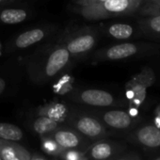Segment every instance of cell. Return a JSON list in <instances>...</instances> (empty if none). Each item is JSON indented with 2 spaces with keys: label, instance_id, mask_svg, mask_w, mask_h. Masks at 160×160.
I'll return each instance as SVG.
<instances>
[{
  "label": "cell",
  "instance_id": "cell-1",
  "mask_svg": "<svg viewBox=\"0 0 160 160\" xmlns=\"http://www.w3.org/2000/svg\"><path fill=\"white\" fill-rule=\"evenodd\" d=\"M72 59L71 54L58 41L34 53L27 62V71L34 83L42 85L67 70Z\"/></svg>",
  "mask_w": 160,
  "mask_h": 160
},
{
  "label": "cell",
  "instance_id": "cell-2",
  "mask_svg": "<svg viewBox=\"0 0 160 160\" xmlns=\"http://www.w3.org/2000/svg\"><path fill=\"white\" fill-rule=\"evenodd\" d=\"M142 0H105L92 6L77 7V12L88 20L126 16L138 12Z\"/></svg>",
  "mask_w": 160,
  "mask_h": 160
},
{
  "label": "cell",
  "instance_id": "cell-3",
  "mask_svg": "<svg viewBox=\"0 0 160 160\" xmlns=\"http://www.w3.org/2000/svg\"><path fill=\"white\" fill-rule=\"evenodd\" d=\"M159 45L146 42H122L100 49L94 54L97 61H116L154 53Z\"/></svg>",
  "mask_w": 160,
  "mask_h": 160
},
{
  "label": "cell",
  "instance_id": "cell-4",
  "mask_svg": "<svg viewBox=\"0 0 160 160\" xmlns=\"http://www.w3.org/2000/svg\"><path fill=\"white\" fill-rule=\"evenodd\" d=\"M98 40L99 31L95 28L83 27L66 33L59 41L74 58L88 55L96 46Z\"/></svg>",
  "mask_w": 160,
  "mask_h": 160
},
{
  "label": "cell",
  "instance_id": "cell-5",
  "mask_svg": "<svg viewBox=\"0 0 160 160\" xmlns=\"http://www.w3.org/2000/svg\"><path fill=\"white\" fill-rule=\"evenodd\" d=\"M155 81V74L152 68L144 67L135 74L125 85L126 97L133 108H139L147 95V89Z\"/></svg>",
  "mask_w": 160,
  "mask_h": 160
},
{
  "label": "cell",
  "instance_id": "cell-6",
  "mask_svg": "<svg viewBox=\"0 0 160 160\" xmlns=\"http://www.w3.org/2000/svg\"><path fill=\"white\" fill-rule=\"evenodd\" d=\"M67 121L70 122L73 129L88 138L96 139L107 134L105 124L92 115L71 112Z\"/></svg>",
  "mask_w": 160,
  "mask_h": 160
},
{
  "label": "cell",
  "instance_id": "cell-7",
  "mask_svg": "<svg viewBox=\"0 0 160 160\" xmlns=\"http://www.w3.org/2000/svg\"><path fill=\"white\" fill-rule=\"evenodd\" d=\"M70 100L85 106L108 108L116 105V98L110 92L98 89L75 90L69 93Z\"/></svg>",
  "mask_w": 160,
  "mask_h": 160
},
{
  "label": "cell",
  "instance_id": "cell-8",
  "mask_svg": "<svg viewBox=\"0 0 160 160\" xmlns=\"http://www.w3.org/2000/svg\"><path fill=\"white\" fill-rule=\"evenodd\" d=\"M52 32V28L42 27L28 29L17 35L11 43V48L13 50H20L28 48L42 41H43Z\"/></svg>",
  "mask_w": 160,
  "mask_h": 160
},
{
  "label": "cell",
  "instance_id": "cell-9",
  "mask_svg": "<svg viewBox=\"0 0 160 160\" xmlns=\"http://www.w3.org/2000/svg\"><path fill=\"white\" fill-rule=\"evenodd\" d=\"M49 137L54 138L64 150L79 149V147L85 144V139L82 138L83 136L72 128L59 126L56 131L50 134Z\"/></svg>",
  "mask_w": 160,
  "mask_h": 160
},
{
  "label": "cell",
  "instance_id": "cell-10",
  "mask_svg": "<svg viewBox=\"0 0 160 160\" xmlns=\"http://www.w3.org/2000/svg\"><path fill=\"white\" fill-rule=\"evenodd\" d=\"M100 118L104 124L111 128L120 130L127 129L131 127L135 122L133 115H131L127 111L119 109L105 111L100 115Z\"/></svg>",
  "mask_w": 160,
  "mask_h": 160
},
{
  "label": "cell",
  "instance_id": "cell-11",
  "mask_svg": "<svg viewBox=\"0 0 160 160\" xmlns=\"http://www.w3.org/2000/svg\"><path fill=\"white\" fill-rule=\"evenodd\" d=\"M71 114L68 105L58 101H52L47 103L37 109L38 116H45L49 119L56 121L58 123L66 122Z\"/></svg>",
  "mask_w": 160,
  "mask_h": 160
},
{
  "label": "cell",
  "instance_id": "cell-12",
  "mask_svg": "<svg viewBox=\"0 0 160 160\" xmlns=\"http://www.w3.org/2000/svg\"><path fill=\"white\" fill-rule=\"evenodd\" d=\"M0 157L3 160H30L31 154L16 141L0 138Z\"/></svg>",
  "mask_w": 160,
  "mask_h": 160
},
{
  "label": "cell",
  "instance_id": "cell-13",
  "mask_svg": "<svg viewBox=\"0 0 160 160\" xmlns=\"http://www.w3.org/2000/svg\"><path fill=\"white\" fill-rule=\"evenodd\" d=\"M136 138L145 147H160V128L152 124L142 126L137 130Z\"/></svg>",
  "mask_w": 160,
  "mask_h": 160
},
{
  "label": "cell",
  "instance_id": "cell-14",
  "mask_svg": "<svg viewBox=\"0 0 160 160\" xmlns=\"http://www.w3.org/2000/svg\"><path fill=\"white\" fill-rule=\"evenodd\" d=\"M116 149L112 143L101 140L92 144L86 152V155L89 160H109L114 156Z\"/></svg>",
  "mask_w": 160,
  "mask_h": 160
},
{
  "label": "cell",
  "instance_id": "cell-15",
  "mask_svg": "<svg viewBox=\"0 0 160 160\" xmlns=\"http://www.w3.org/2000/svg\"><path fill=\"white\" fill-rule=\"evenodd\" d=\"M104 32L110 38L126 41L136 35L135 28L127 23H114L105 28Z\"/></svg>",
  "mask_w": 160,
  "mask_h": 160
},
{
  "label": "cell",
  "instance_id": "cell-16",
  "mask_svg": "<svg viewBox=\"0 0 160 160\" xmlns=\"http://www.w3.org/2000/svg\"><path fill=\"white\" fill-rule=\"evenodd\" d=\"M138 27L141 33L151 37H160V14L142 16Z\"/></svg>",
  "mask_w": 160,
  "mask_h": 160
},
{
  "label": "cell",
  "instance_id": "cell-17",
  "mask_svg": "<svg viewBox=\"0 0 160 160\" xmlns=\"http://www.w3.org/2000/svg\"><path fill=\"white\" fill-rule=\"evenodd\" d=\"M29 18V13L22 8H8L0 11V23L17 25Z\"/></svg>",
  "mask_w": 160,
  "mask_h": 160
},
{
  "label": "cell",
  "instance_id": "cell-18",
  "mask_svg": "<svg viewBox=\"0 0 160 160\" xmlns=\"http://www.w3.org/2000/svg\"><path fill=\"white\" fill-rule=\"evenodd\" d=\"M58 122L45 116H38L32 123L33 130L41 137L49 136L59 127Z\"/></svg>",
  "mask_w": 160,
  "mask_h": 160
},
{
  "label": "cell",
  "instance_id": "cell-19",
  "mask_svg": "<svg viewBox=\"0 0 160 160\" xmlns=\"http://www.w3.org/2000/svg\"><path fill=\"white\" fill-rule=\"evenodd\" d=\"M23 137L24 133L17 125L8 122H0V138L11 141H18L21 140Z\"/></svg>",
  "mask_w": 160,
  "mask_h": 160
},
{
  "label": "cell",
  "instance_id": "cell-20",
  "mask_svg": "<svg viewBox=\"0 0 160 160\" xmlns=\"http://www.w3.org/2000/svg\"><path fill=\"white\" fill-rule=\"evenodd\" d=\"M42 149L44 151V152L52 156H59L64 151V149L49 136L42 137Z\"/></svg>",
  "mask_w": 160,
  "mask_h": 160
},
{
  "label": "cell",
  "instance_id": "cell-21",
  "mask_svg": "<svg viewBox=\"0 0 160 160\" xmlns=\"http://www.w3.org/2000/svg\"><path fill=\"white\" fill-rule=\"evenodd\" d=\"M138 11L141 16L160 14V0H148Z\"/></svg>",
  "mask_w": 160,
  "mask_h": 160
},
{
  "label": "cell",
  "instance_id": "cell-22",
  "mask_svg": "<svg viewBox=\"0 0 160 160\" xmlns=\"http://www.w3.org/2000/svg\"><path fill=\"white\" fill-rule=\"evenodd\" d=\"M59 156L62 160H89L86 152H80L77 149L64 150Z\"/></svg>",
  "mask_w": 160,
  "mask_h": 160
},
{
  "label": "cell",
  "instance_id": "cell-23",
  "mask_svg": "<svg viewBox=\"0 0 160 160\" xmlns=\"http://www.w3.org/2000/svg\"><path fill=\"white\" fill-rule=\"evenodd\" d=\"M105 0H72V2L77 5V7H86V6H92L103 2Z\"/></svg>",
  "mask_w": 160,
  "mask_h": 160
},
{
  "label": "cell",
  "instance_id": "cell-24",
  "mask_svg": "<svg viewBox=\"0 0 160 160\" xmlns=\"http://www.w3.org/2000/svg\"><path fill=\"white\" fill-rule=\"evenodd\" d=\"M6 81L4 80V78H2V77H0V95H1L3 92H4V91H5V89H6Z\"/></svg>",
  "mask_w": 160,
  "mask_h": 160
},
{
  "label": "cell",
  "instance_id": "cell-25",
  "mask_svg": "<svg viewBox=\"0 0 160 160\" xmlns=\"http://www.w3.org/2000/svg\"><path fill=\"white\" fill-rule=\"evenodd\" d=\"M109 160H138L134 156L128 155V156H122V157H117V158H111Z\"/></svg>",
  "mask_w": 160,
  "mask_h": 160
},
{
  "label": "cell",
  "instance_id": "cell-26",
  "mask_svg": "<svg viewBox=\"0 0 160 160\" xmlns=\"http://www.w3.org/2000/svg\"><path fill=\"white\" fill-rule=\"evenodd\" d=\"M30 160H48V159H46L45 157H43L42 155H39V154L35 153V154L31 155V159Z\"/></svg>",
  "mask_w": 160,
  "mask_h": 160
},
{
  "label": "cell",
  "instance_id": "cell-27",
  "mask_svg": "<svg viewBox=\"0 0 160 160\" xmlns=\"http://www.w3.org/2000/svg\"><path fill=\"white\" fill-rule=\"evenodd\" d=\"M15 0H0V6H3V5H7L10 3L14 2Z\"/></svg>",
  "mask_w": 160,
  "mask_h": 160
},
{
  "label": "cell",
  "instance_id": "cell-28",
  "mask_svg": "<svg viewBox=\"0 0 160 160\" xmlns=\"http://www.w3.org/2000/svg\"><path fill=\"white\" fill-rule=\"evenodd\" d=\"M156 126L157 127H160V112H158L157 114V117H156Z\"/></svg>",
  "mask_w": 160,
  "mask_h": 160
},
{
  "label": "cell",
  "instance_id": "cell-29",
  "mask_svg": "<svg viewBox=\"0 0 160 160\" xmlns=\"http://www.w3.org/2000/svg\"><path fill=\"white\" fill-rule=\"evenodd\" d=\"M154 160H160V157H158V158H156V159H154Z\"/></svg>",
  "mask_w": 160,
  "mask_h": 160
},
{
  "label": "cell",
  "instance_id": "cell-30",
  "mask_svg": "<svg viewBox=\"0 0 160 160\" xmlns=\"http://www.w3.org/2000/svg\"><path fill=\"white\" fill-rule=\"evenodd\" d=\"M143 1H148V0H142V2H143Z\"/></svg>",
  "mask_w": 160,
  "mask_h": 160
},
{
  "label": "cell",
  "instance_id": "cell-31",
  "mask_svg": "<svg viewBox=\"0 0 160 160\" xmlns=\"http://www.w3.org/2000/svg\"><path fill=\"white\" fill-rule=\"evenodd\" d=\"M0 160H3V159H2V158H1V157H0Z\"/></svg>",
  "mask_w": 160,
  "mask_h": 160
}]
</instances>
